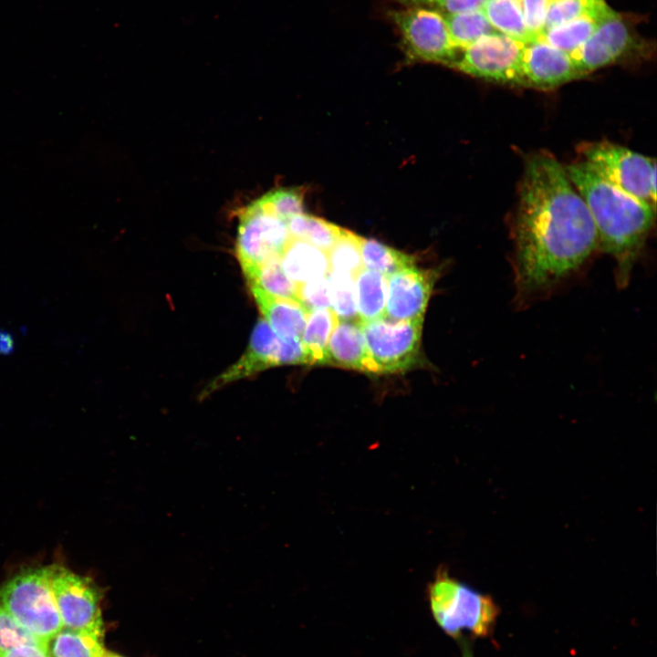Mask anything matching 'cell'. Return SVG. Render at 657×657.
I'll use <instances>...</instances> for the list:
<instances>
[{
    "label": "cell",
    "instance_id": "1",
    "mask_svg": "<svg viewBox=\"0 0 657 657\" xmlns=\"http://www.w3.org/2000/svg\"><path fill=\"white\" fill-rule=\"evenodd\" d=\"M599 249L589 208L566 169L550 154L527 162L514 226V303L526 309L584 272Z\"/></svg>",
    "mask_w": 657,
    "mask_h": 657
},
{
    "label": "cell",
    "instance_id": "2",
    "mask_svg": "<svg viewBox=\"0 0 657 657\" xmlns=\"http://www.w3.org/2000/svg\"><path fill=\"white\" fill-rule=\"evenodd\" d=\"M594 222L599 249L615 262L618 287H626L652 226L655 208L615 187L586 162L565 167Z\"/></svg>",
    "mask_w": 657,
    "mask_h": 657
},
{
    "label": "cell",
    "instance_id": "3",
    "mask_svg": "<svg viewBox=\"0 0 657 657\" xmlns=\"http://www.w3.org/2000/svg\"><path fill=\"white\" fill-rule=\"evenodd\" d=\"M433 619L450 637L463 639L465 631L476 637L489 634L496 616L493 600L451 577L440 568L428 586Z\"/></svg>",
    "mask_w": 657,
    "mask_h": 657
},
{
    "label": "cell",
    "instance_id": "4",
    "mask_svg": "<svg viewBox=\"0 0 657 657\" xmlns=\"http://www.w3.org/2000/svg\"><path fill=\"white\" fill-rule=\"evenodd\" d=\"M0 604L28 632L47 643L62 628L48 566L23 568L0 587Z\"/></svg>",
    "mask_w": 657,
    "mask_h": 657
},
{
    "label": "cell",
    "instance_id": "5",
    "mask_svg": "<svg viewBox=\"0 0 657 657\" xmlns=\"http://www.w3.org/2000/svg\"><path fill=\"white\" fill-rule=\"evenodd\" d=\"M388 15L408 60L452 67L459 52L452 43L443 12L424 5H398Z\"/></svg>",
    "mask_w": 657,
    "mask_h": 657
},
{
    "label": "cell",
    "instance_id": "6",
    "mask_svg": "<svg viewBox=\"0 0 657 657\" xmlns=\"http://www.w3.org/2000/svg\"><path fill=\"white\" fill-rule=\"evenodd\" d=\"M589 166L601 178L655 208V161L608 141L591 143L583 151Z\"/></svg>",
    "mask_w": 657,
    "mask_h": 657
},
{
    "label": "cell",
    "instance_id": "7",
    "mask_svg": "<svg viewBox=\"0 0 657 657\" xmlns=\"http://www.w3.org/2000/svg\"><path fill=\"white\" fill-rule=\"evenodd\" d=\"M278 214L262 195L240 213L235 256L242 270L281 256L291 238L287 218Z\"/></svg>",
    "mask_w": 657,
    "mask_h": 657
},
{
    "label": "cell",
    "instance_id": "8",
    "mask_svg": "<svg viewBox=\"0 0 657 657\" xmlns=\"http://www.w3.org/2000/svg\"><path fill=\"white\" fill-rule=\"evenodd\" d=\"M295 364L311 365L302 341L280 338L265 319H259L251 333L246 350L236 362L204 387L201 398L266 369Z\"/></svg>",
    "mask_w": 657,
    "mask_h": 657
},
{
    "label": "cell",
    "instance_id": "9",
    "mask_svg": "<svg viewBox=\"0 0 657 657\" xmlns=\"http://www.w3.org/2000/svg\"><path fill=\"white\" fill-rule=\"evenodd\" d=\"M423 318L393 321L385 318L361 322L376 373L403 372L420 359Z\"/></svg>",
    "mask_w": 657,
    "mask_h": 657
},
{
    "label": "cell",
    "instance_id": "10",
    "mask_svg": "<svg viewBox=\"0 0 657 657\" xmlns=\"http://www.w3.org/2000/svg\"><path fill=\"white\" fill-rule=\"evenodd\" d=\"M50 584L63 628L103 636L101 589L87 576L61 564L48 566Z\"/></svg>",
    "mask_w": 657,
    "mask_h": 657
},
{
    "label": "cell",
    "instance_id": "11",
    "mask_svg": "<svg viewBox=\"0 0 657 657\" xmlns=\"http://www.w3.org/2000/svg\"><path fill=\"white\" fill-rule=\"evenodd\" d=\"M525 45L495 31L462 50L451 68L487 81L523 87L520 60Z\"/></svg>",
    "mask_w": 657,
    "mask_h": 657
},
{
    "label": "cell",
    "instance_id": "12",
    "mask_svg": "<svg viewBox=\"0 0 657 657\" xmlns=\"http://www.w3.org/2000/svg\"><path fill=\"white\" fill-rule=\"evenodd\" d=\"M641 44V38L628 16L612 10L591 36L570 56L582 78L620 61Z\"/></svg>",
    "mask_w": 657,
    "mask_h": 657
},
{
    "label": "cell",
    "instance_id": "13",
    "mask_svg": "<svg viewBox=\"0 0 657 657\" xmlns=\"http://www.w3.org/2000/svg\"><path fill=\"white\" fill-rule=\"evenodd\" d=\"M438 272L409 267L389 276L385 318L393 321L423 318Z\"/></svg>",
    "mask_w": 657,
    "mask_h": 657
},
{
    "label": "cell",
    "instance_id": "14",
    "mask_svg": "<svg viewBox=\"0 0 657 657\" xmlns=\"http://www.w3.org/2000/svg\"><path fill=\"white\" fill-rule=\"evenodd\" d=\"M523 87L548 89L580 78L571 56L542 38L526 43L520 60Z\"/></svg>",
    "mask_w": 657,
    "mask_h": 657
},
{
    "label": "cell",
    "instance_id": "15",
    "mask_svg": "<svg viewBox=\"0 0 657 657\" xmlns=\"http://www.w3.org/2000/svg\"><path fill=\"white\" fill-rule=\"evenodd\" d=\"M329 338L323 365L376 373L367 350L360 319H339Z\"/></svg>",
    "mask_w": 657,
    "mask_h": 657
},
{
    "label": "cell",
    "instance_id": "16",
    "mask_svg": "<svg viewBox=\"0 0 657 657\" xmlns=\"http://www.w3.org/2000/svg\"><path fill=\"white\" fill-rule=\"evenodd\" d=\"M265 320L285 339L301 340L310 313L302 303L275 297L256 286H249Z\"/></svg>",
    "mask_w": 657,
    "mask_h": 657
},
{
    "label": "cell",
    "instance_id": "17",
    "mask_svg": "<svg viewBox=\"0 0 657 657\" xmlns=\"http://www.w3.org/2000/svg\"><path fill=\"white\" fill-rule=\"evenodd\" d=\"M280 263L287 276L297 286L329 272L327 253L292 236L280 256Z\"/></svg>",
    "mask_w": 657,
    "mask_h": 657
},
{
    "label": "cell",
    "instance_id": "18",
    "mask_svg": "<svg viewBox=\"0 0 657 657\" xmlns=\"http://www.w3.org/2000/svg\"><path fill=\"white\" fill-rule=\"evenodd\" d=\"M612 10L605 1L582 16L550 28L540 38L570 55L591 36Z\"/></svg>",
    "mask_w": 657,
    "mask_h": 657
},
{
    "label": "cell",
    "instance_id": "19",
    "mask_svg": "<svg viewBox=\"0 0 657 657\" xmlns=\"http://www.w3.org/2000/svg\"><path fill=\"white\" fill-rule=\"evenodd\" d=\"M357 309L360 322L381 318L387 297V277L362 267L354 277Z\"/></svg>",
    "mask_w": 657,
    "mask_h": 657
},
{
    "label": "cell",
    "instance_id": "20",
    "mask_svg": "<svg viewBox=\"0 0 657 657\" xmlns=\"http://www.w3.org/2000/svg\"><path fill=\"white\" fill-rule=\"evenodd\" d=\"M482 11L495 31L523 43L534 41L527 28L519 0H487Z\"/></svg>",
    "mask_w": 657,
    "mask_h": 657
},
{
    "label": "cell",
    "instance_id": "21",
    "mask_svg": "<svg viewBox=\"0 0 657 657\" xmlns=\"http://www.w3.org/2000/svg\"><path fill=\"white\" fill-rule=\"evenodd\" d=\"M103 636L62 628L47 642L50 657H101L105 649Z\"/></svg>",
    "mask_w": 657,
    "mask_h": 657
},
{
    "label": "cell",
    "instance_id": "22",
    "mask_svg": "<svg viewBox=\"0 0 657 657\" xmlns=\"http://www.w3.org/2000/svg\"><path fill=\"white\" fill-rule=\"evenodd\" d=\"M242 271L249 286H256L277 297L299 302L298 286L285 274L280 257Z\"/></svg>",
    "mask_w": 657,
    "mask_h": 657
},
{
    "label": "cell",
    "instance_id": "23",
    "mask_svg": "<svg viewBox=\"0 0 657 657\" xmlns=\"http://www.w3.org/2000/svg\"><path fill=\"white\" fill-rule=\"evenodd\" d=\"M287 222L292 237L303 240L327 254L342 231L341 227L330 222L304 213L288 217Z\"/></svg>",
    "mask_w": 657,
    "mask_h": 657
},
{
    "label": "cell",
    "instance_id": "24",
    "mask_svg": "<svg viewBox=\"0 0 657 657\" xmlns=\"http://www.w3.org/2000/svg\"><path fill=\"white\" fill-rule=\"evenodd\" d=\"M338 321L339 318L331 308L310 311L301 341L311 365H323L328 339Z\"/></svg>",
    "mask_w": 657,
    "mask_h": 657
},
{
    "label": "cell",
    "instance_id": "25",
    "mask_svg": "<svg viewBox=\"0 0 657 657\" xmlns=\"http://www.w3.org/2000/svg\"><path fill=\"white\" fill-rule=\"evenodd\" d=\"M363 267L376 271L384 276L415 266V257L396 250L374 239L361 240Z\"/></svg>",
    "mask_w": 657,
    "mask_h": 657
},
{
    "label": "cell",
    "instance_id": "26",
    "mask_svg": "<svg viewBox=\"0 0 657 657\" xmlns=\"http://www.w3.org/2000/svg\"><path fill=\"white\" fill-rule=\"evenodd\" d=\"M450 37L460 53L480 37L495 32L482 9L445 15Z\"/></svg>",
    "mask_w": 657,
    "mask_h": 657
},
{
    "label": "cell",
    "instance_id": "27",
    "mask_svg": "<svg viewBox=\"0 0 657 657\" xmlns=\"http://www.w3.org/2000/svg\"><path fill=\"white\" fill-rule=\"evenodd\" d=\"M331 309L339 319H360L357 309V297L354 277L337 271L328 273Z\"/></svg>",
    "mask_w": 657,
    "mask_h": 657
},
{
    "label": "cell",
    "instance_id": "28",
    "mask_svg": "<svg viewBox=\"0 0 657 657\" xmlns=\"http://www.w3.org/2000/svg\"><path fill=\"white\" fill-rule=\"evenodd\" d=\"M361 240L362 237L342 228L339 237L328 253L329 271L348 273L355 277L363 267Z\"/></svg>",
    "mask_w": 657,
    "mask_h": 657
},
{
    "label": "cell",
    "instance_id": "29",
    "mask_svg": "<svg viewBox=\"0 0 657 657\" xmlns=\"http://www.w3.org/2000/svg\"><path fill=\"white\" fill-rule=\"evenodd\" d=\"M603 2L605 0H551L546 16L543 34L550 28L586 14Z\"/></svg>",
    "mask_w": 657,
    "mask_h": 657
},
{
    "label": "cell",
    "instance_id": "30",
    "mask_svg": "<svg viewBox=\"0 0 657 657\" xmlns=\"http://www.w3.org/2000/svg\"><path fill=\"white\" fill-rule=\"evenodd\" d=\"M37 643L47 644L25 630L0 604V650Z\"/></svg>",
    "mask_w": 657,
    "mask_h": 657
},
{
    "label": "cell",
    "instance_id": "31",
    "mask_svg": "<svg viewBox=\"0 0 657 657\" xmlns=\"http://www.w3.org/2000/svg\"><path fill=\"white\" fill-rule=\"evenodd\" d=\"M298 299L310 311L331 308L328 274L299 285Z\"/></svg>",
    "mask_w": 657,
    "mask_h": 657
},
{
    "label": "cell",
    "instance_id": "32",
    "mask_svg": "<svg viewBox=\"0 0 657 657\" xmlns=\"http://www.w3.org/2000/svg\"><path fill=\"white\" fill-rule=\"evenodd\" d=\"M487 0H393L398 5H424L444 15L480 10Z\"/></svg>",
    "mask_w": 657,
    "mask_h": 657
},
{
    "label": "cell",
    "instance_id": "33",
    "mask_svg": "<svg viewBox=\"0 0 657 657\" xmlns=\"http://www.w3.org/2000/svg\"><path fill=\"white\" fill-rule=\"evenodd\" d=\"M551 0H519L527 28L534 40L543 35L547 12Z\"/></svg>",
    "mask_w": 657,
    "mask_h": 657
},
{
    "label": "cell",
    "instance_id": "34",
    "mask_svg": "<svg viewBox=\"0 0 657 657\" xmlns=\"http://www.w3.org/2000/svg\"><path fill=\"white\" fill-rule=\"evenodd\" d=\"M0 657H50L47 644H23L7 650H0Z\"/></svg>",
    "mask_w": 657,
    "mask_h": 657
},
{
    "label": "cell",
    "instance_id": "35",
    "mask_svg": "<svg viewBox=\"0 0 657 657\" xmlns=\"http://www.w3.org/2000/svg\"><path fill=\"white\" fill-rule=\"evenodd\" d=\"M15 349V339L13 336L5 330H0V354L9 355Z\"/></svg>",
    "mask_w": 657,
    "mask_h": 657
},
{
    "label": "cell",
    "instance_id": "36",
    "mask_svg": "<svg viewBox=\"0 0 657 657\" xmlns=\"http://www.w3.org/2000/svg\"><path fill=\"white\" fill-rule=\"evenodd\" d=\"M462 657H474L471 648L466 641L462 639Z\"/></svg>",
    "mask_w": 657,
    "mask_h": 657
},
{
    "label": "cell",
    "instance_id": "37",
    "mask_svg": "<svg viewBox=\"0 0 657 657\" xmlns=\"http://www.w3.org/2000/svg\"><path fill=\"white\" fill-rule=\"evenodd\" d=\"M101 657H122V656H120V655L115 653V652H109V651H106V650H105L104 652H103V654L101 655Z\"/></svg>",
    "mask_w": 657,
    "mask_h": 657
}]
</instances>
